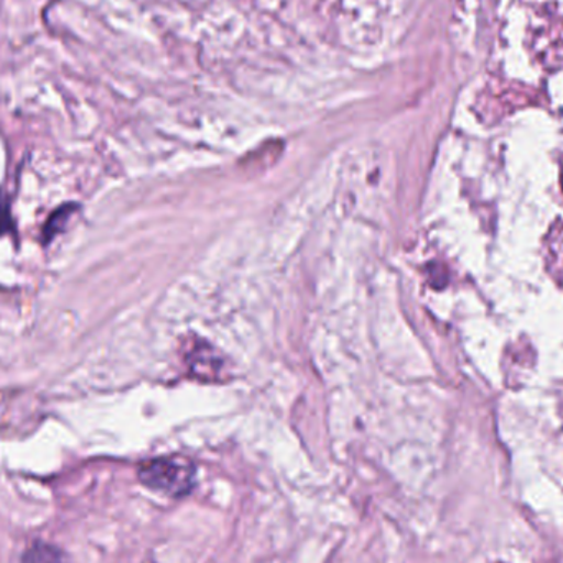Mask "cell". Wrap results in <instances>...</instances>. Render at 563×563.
Instances as JSON below:
<instances>
[{
	"label": "cell",
	"mask_w": 563,
	"mask_h": 563,
	"mask_svg": "<svg viewBox=\"0 0 563 563\" xmlns=\"http://www.w3.org/2000/svg\"><path fill=\"white\" fill-rule=\"evenodd\" d=\"M137 478L145 488L168 498H187L197 485V468L184 456H158L141 463Z\"/></svg>",
	"instance_id": "6da1fadb"
},
{
	"label": "cell",
	"mask_w": 563,
	"mask_h": 563,
	"mask_svg": "<svg viewBox=\"0 0 563 563\" xmlns=\"http://www.w3.org/2000/svg\"><path fill=\"white\" fill-rule=\"evenodd\" d=\"M75 210L76 205H63L62 208H58V210L49 217V220L46 221L45 227H43V244H48L56 234L62 233V231L65 230V224L68 223V220L71 218V213Z\"/></svg>",
	"instance_id": "277c9868"
},
{
	"label": "cell",
	"mask_w": 563,
	"mask_h": 563,
	"mask_svg": "<svg viewBox=\"0 0 563 563\" xmlns=\"http://www.w3.org/2000/svg\"><path fill=\"white\" fill-rule=\"evenodd\" d=\"M188 364L191 373L197 374L201 379H208V377L217 379L220 374V360L210 346H198L191 350L188 354Z\"/></svg>",
	"instance_id": "7a4b0ae2"
},
{
	"label": "cell",
	"mask_w": 563,
	"mask_h": 563,
	"mask_svg": "<svg viewBox=\"0 0 563 563\" xmlns=\"http://www.w3.org/2000/svg\"><path fill=\"white\" fill-rule=\"evenodd\" d=\"M13 230L12 213H10L9 198L0 191V236Z\"/></svg>",
	"instance_id": "5b68a950"
},
{
	"label": "cell",
	"mask_w": 563,
	"mask_h": 563,
	"mask_svg": "<svg viewBox=\"0 0 563 563\" xmlns=\"http://www.w3.org/2000/svg\"><path fill=\"white\" fill-rule=\"evenodd\" d=\"M22 563H68L66 554L56 545L35 541L22 554Z\"/></svg>",
	"instance_id": "3957f363"
}]
</instances>
